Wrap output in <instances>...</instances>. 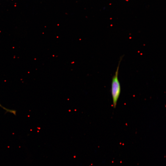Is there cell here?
Masks as SVG:
<instances>
[{
  "label": "cell",
  "mask_w": 166,
  "mask_h": 166,
  "mask_svg": "<svg viewBox=\"0 0 166 166\" xmlns=\"http://www.w3.org/2000/svg\"><path fill=\"white\" fill-rule=\"evenodd\" d=\"M122 59V57H121L119 62L115 74L113 76L112 79L111 92L113 105L114 108L116 106L121 92V86L118 79V75L120 63Z\"/></svg>",
  "instance_id": "cell-1"
}]
</instances>
